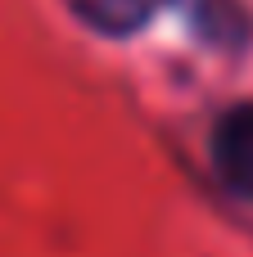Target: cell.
Masks as SVG:
<instances>
[{"mask_svg": "<svg viewBox=\"0 0 253 257\" xmlns=\"http://www.w3.org/2000/svg\"><path fill=\"white\" fill-rule=\"evenodd\" d=\"M213 167L222 185L240 199H253V104L231 108L213 131Z\"/></svg>", "mask_w": 253, "mask_h": 257, "instance_id": "obj_1", "label": "cell"}, {"mask_svg": "<svg viewBox=\"0 0 253 257\" xmlns=\"http://www.w3.org/2000/svg\"><path fill=\"white\" fill-rule=\"evenodd\" d=\"M72 9L86 27L109 36H127L149 18V0H72Z\"/></svg>", "mask_w": 253, "mask_h": 257, "instance_id": "obj_2", "label": "cell"}]
</instances>
